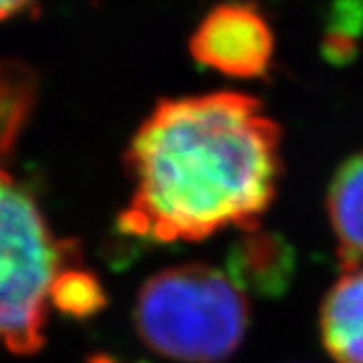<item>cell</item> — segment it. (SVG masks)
Listing matches in <instances>:
<instances>
[{"label":"cell","mask_w":363,"mask_h":363,"mask_svg":"<svg viewBox=\"0 0 363 363\" xmlns=\"http://www.w3.org/2000/svg\"><path fill=\"white\" fill-rule=\"evenodd\" d=\"M326 208L344 267L363 265V151L337 169Z\"/></svg>","instance_id":"7"},{"label":"cell","mask_w":363,"mask_h":363,"mask_svg":"<svg viewBox=\"0 0 363 363\" xmlns=\"http://www.w3.org/2000/svg\"><path fill=\"white\" fill-rule=\"evenodd\" d=\"M88 363H121V361H116V359H112V357H103V354H99V357H92Z\"/></svg>","instance_id":"11"},{"label":"cell","mask_w":363,"mask_h":363,"mask_svg":"<svg viewBox=\"0 0 363 363\" xmlns=\"http://www.w3.org/2000/svg\"><path fill=\"white\" fill-rule=\"evenodd\" d=\"M189 48L203 68L235 79H258L274 62V31L256 5L223 3L203 16Z\"/></svg>","instance_id":"4"},{"label":"cell","mask_w":363,"mask_h":363,"mask_svg":"<svg viewBox=\"0 0 363 363\" xmlns=\"http://www.w3.org/2000/svg\"><path fill=\"white\" fill-rule=\"evenodd\" d=\"M132 197L118 217L129 237L201 241L258 225L282 175V129L243 92L164 99L129 140Z\"/></svg>","instance_id":"1"},{"label":"cell","mask_w":363,"mask_h":363,"mask_svg":"<svg viewBox=\"0 0 363 363\" xmlns=\"http://www.w3.org/2000/svg\"><path fill=\"white\" fill-rule=\"evenodd\" d=\"M79 258L72 241L53 235L31 191L0 167V346L16 354L44 346L53 284Z\"/></svg>","instance_id":"3"},{"label":"cell","mask_w":363,"mask_h":363,"mask_svg":"<svg viewBox=\"0 0 363 363\" xmlns=\"http://www.w3.org/2000/svg\"><path fill=\"white\" fill-rule=\"evenodd\" d=\"M35 0H0V20H9L27 11Z\"/></svg>","instance_id":"10"},{"label":"cell","mask_w":363,"mask_h":363,"mask_svg":"<svg viewBox=\"0 0 363 363\" xmlns=\"http://www.w3.org/2000/svg\"><path fill=\"white\" fill-rule=\"evenodd\" d=\"M296 256L291 245L258 225L243 230V237L228 252V272L237 287L256 296H282L294 276Z\"/></svg>","instance_id":"5"},{"label":"cell","mask_w":363,"mask_h":363,"mask_svg":"<svg viewBox=\"0 0 363 363\" xmlns=\"http://www.w3.org/2000/svg\"><path fill=\"white\" fill-rule=\"evenodd\" d=\"M140 340L182 363H221L235 352L250 324V306L223 272L189 263L151 276L136 298Z\"/></svg>","instance_id":"2"},{"label":"cell","mask_w":363,"mask_h":363,"mask_svg":"<svg viewBox=\"0 0 363 363\" xmlns=\"http://www.w3.org/2000/svg\"><path fill=\"white\" fill-rule=\"evenodd\" d=\"M106 304V291H103L99 278L84 269L82 263L66 267L50 294V306L57 308L60 313L70 318H88Z\"/></svg>","instance_id":"9"},{"label":"cell","mask_w":363,"mask_h":363,"mask_svg":"<svg viewBox=\"0 0 363 363\" xmlns=\"http://www.w3.org/2000/svg\"><path fill=\"white\" fill-rule=\"evenodd\" d=\"M40 96L38 72L20 60H0V162L11 158Z\"/></svg>","instance_id":"8"},{"label":"cell","mask_w":363,"mask_h":363,"mask_svg":"<svg viewBox=\"0 0 363 363\" xmlns=\"http://www.w3.org/2000/svg\"><path fill=\"white\" fill-rule=\"evenodd\" d=\"M322 342L337 363H363V265L346 269L326 294Z\"/></svg>","instance_id":"6"}]
</instances>
